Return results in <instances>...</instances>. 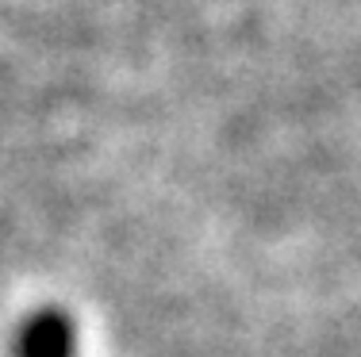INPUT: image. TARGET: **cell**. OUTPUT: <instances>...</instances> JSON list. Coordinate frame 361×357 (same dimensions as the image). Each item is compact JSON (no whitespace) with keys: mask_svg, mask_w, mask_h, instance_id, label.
<instances>
[{"mask_svg":"<svg viewBox=\"0 0 361 357\" xmlns=\"http://www.w3.org/2000/svg\"><path fill=\"white\" fill-rule=\"evenodd\" d=\"M16 357H77V330L62 308H39L20 322Z\"/></svg>","mask_w":361,"mask_h":357,"instance_id":"6da1fadb","label":"cell"}]
</instances>
